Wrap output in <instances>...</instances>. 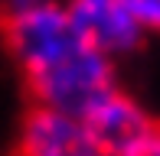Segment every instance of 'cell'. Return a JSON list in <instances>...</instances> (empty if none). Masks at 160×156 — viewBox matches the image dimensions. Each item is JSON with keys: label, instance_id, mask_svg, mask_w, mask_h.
<instances>
[{"label": "cell", "instance_id": "cell-3", "mask_svg": "<svg viewBox=\"0 0 160 156\" xmlns=\"http://www.w3.org/2000/svg\"><path fill=\"white\" fill-rule=\"evenodd\" d=\"M17 156H101L82 117L33 104L20 124Z\"/></svg>", "mask_w": 160, "mask_h": 156}, {"label": "cell", "instance_id": "cell-7", "mask_svg": "<svg viewBox=\"0 0 160 156\" xmlns=\"http://www.w3.org/2000/svg\"><path fill=\"white\" fill-rule=\"evenodd\" d=\"M36 0H7V10H13V7H30Z\"/></svg>", "mask_w": 160, "mask_h": 156}, {"label": "cell", "instance_id": "cell-6", "mask_svg": "<svg viewBox=\"0 0 160 156\" xmlns=\"http://www.w3.org/2000/svg\"><path fill=\"white\" fill-rule=\"evenodd\" d=\"M118 156H160V127L154 124L147 133H141V137L131 146H124Z\"/></svg>", "mask_w": 160, "mask_h": 156}, {"label": "cell", "instance_id": "cell-5", "mask_svg": "<svg viewBox=\"0 0 160 156\" xmlns=\"http://www.w3.org/2000/svg\"><path fill=\"white\" fill-rule=\"evenodd\" d=\"M124 7L131 10L134 23L147 33H160V0H124Z\"/></svg>", "mask_w": 160, "mask_h": 156}, {"label": "cell", "instance_id": "cell-4", "mask_svg": "<svg viewBox=\"0 0 160 156\" xmlns=\"http://www.w3.org/2000/svg\"><path fill=\"white\" fill-rule=\"evenodd\" d=\"M82 124L92 133L95 146L101 150V156H118L124 146H131L141 133H147L154 127L150 114L114 85L111 91H105L101 98L88 104L82 111Z\"/></svg>", "mask_w": 160, "mask_h": 156}, {"label": "cell", "instance_id": "cell-1", "mask_svg": "<svg viewBox=\"0 0 160 156\" xmlns=\"http://www.w3.org/2000/svg\"><path fill=\"white\" fill-rule=\"evenodd\" d=\"M0 26L39 108L82 117L95 98L114 88V62L82 42L59 0L13 7Z\"/></svg>", "mask_w": 160, "mask_h": 156}, {"label": "cell", "instance_id": "cell-2", "mask_svg": "<svg viewBox=\"0 0 160 156\" xmlns=\"http://www.w3.org/2000/svg\"><path fill=\"white\" fill-rule=\"evenodd\" d=\"M65 13L85 46L108 55L111 62L144 42V30L134 23L124 0H65Z\"/></svg>", "mask_w": 160, "mask_h": 156}]
</instances>
